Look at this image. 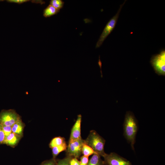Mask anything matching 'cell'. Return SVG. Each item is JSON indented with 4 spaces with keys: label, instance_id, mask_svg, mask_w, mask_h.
<instances>
[{
    "label": "cell",
    "instance_id": "9a60e30c",
    "mask_svg": "<svg viewBox=\"0 0 165 165\" xmlns=\"http://www.w3.org/2000/svg\"><path fill=\"white\" fill-rule=\"evenodd\" d=\"M82 153L83 155V156L87 157H89L90 156L94 154H97L93 149L87 145L85 142L82 146Z\"/></svg>",
    "mask_w": 165,
    "mask_h": 165
},
{
    "label": "cell",
    "instance_id": "9c48e42d",
    "mask_svg": "<svg viewBox=\"0 0 165 165\" xmlns=\"http://www.w3.org/2000/svg\"><path fill=\"white\" fill-rule=\"evenodd\" d=\"M21 137L12 132L9 135L5 137L3 143L11 146H14L18 142Z\"/></svg>",
    "mask_w": 165,
    "mask_h": 165
},
{
    "label": "cell",
    "instance_id": "7a4b0ae2",
    "mask_svg": "<svg viewBox=\"0 0 165 165\" xmlns=\"http://www.w3.org/2000/svg\"><path fill=\"white\" fill-rule=\"evenodd\" d=\"M85 141L87 145L101 156L103 157L106 153L104 150L105 141L95 130H91Z\"/></svg>",
    "mask_w": 165,
    "mask_h": 165
},
{
    "label": "cell",
    "instance_id": "d6986e66",
    "mask_svg": "<svg viewBox=\"0 0 165 165\" xmlns=\"http://www.w3.org/2000/svg\"><path fill=\"white\" fill-rule=\"evenodd\" d=\"M57 162L56 158H53L51 159L43 162L40 165H56Z\"/></svg>",
    "mask_w": 165,
    "mask_h": 165
},
{
    "label": "cell",
    "instance_id": "2e32d148",
    "mask_svg": "<svg viewBox=\"0 0 165 165\" xmlns=\"http://www.w3.org/2000/svg\"><path fill=\"white\" fill-rule=\"evenodd\" d=\"M64 2L61 0H51L50 1V5L57 9L60 10L64 6Z\"/></svg>",
    "mask_w": 165,
    "mask_h": 165
},
{
    "label": "cell",
    "instance_id": "8fae6325",
    "mask_svg": "<svg viewBox=\"0 0 165 165\" xmlns=\"http://www.w3.org/2000/svg\"><path fill=\"white\" fill-rule=\"evenodd\" d=\"M87 165H104V162L100 156L94 154L89 160Z\"/></svg>",
    "mask_w": 165,
    "mask_h": 165
},
{
    "label": "cell",
    "instance_id": "ac0fdd59",
    "mask_svg": "<svg viewBox=\"0 0 165 165\" xmlns=\"http://www.w3.org/2000/svg\"><path fill=\"white\" fill-rule=\"evenodd\" d=\"M1 125L2 127L5 137L8 136L12 132V127L5 126L2 124Z\"/></svg>",
    "mask_w": 165,
    "mask_h": 165
},
{
    "label": "cell",
    "instance_id": "6da1fadb",
    "mask_svg": "<svg viewBox=\"0 0 165 165\" xmlns=\"http://www.w3.org/2000/svg\"><path fill=\"white\" fill-rule=\"evenodd\" d=\"M138 128V122L134 114L130 111L127 112L123 124V135L134 151Z\"/></svg>",
    "mask_w": 165,
    "mask_h": 165
},
{
    "label": "cell",
    "instance_id": "ffe728a7",
    "mask_svg": "<svg viewBox=\"0 0 165 165\" xmlns=\"http://www.w3.org/2000/svg\"><path fill=\"white\" fill-rule=\"evenodd\" d=\"M88 161V157L82 156L80 157V165H87Z\"/></svg>",
    "mask_w": 165,
    "mask_h": 165
},
{
    "label": "cell",
    "instance_id": "ba28073f",
    "mask_svg": "<svg viewBox=\"0 0 165 165\" xmlns=\"http://www.w3.org/2000/svg\"><path fill=\"white\" fill-rule=\"evenodd\" d=\"M81 115H79L72 129L69 140H76L82 138L81 133Z\"/></svg>",
    "mask_w": 165,
    "mask_h": 165
},
{
    "label": "cell",
    "instance_id": "7402d4cb",
    "mask_svg": "<svg viewBox=\"0 0 165 165\" xmlns=\"http://www.w3.org/2000/svg\"><path fill=\"white\" fill-rule=\"evenodd\" d=\"M5 137V134L2 127V125L0 123V144L3 143Z\"/></svg>",
    "mask_w": 165,
    "mask_h": 165
},
{
    "label": "cell",
    "instance_id": "277c9868",
    "mask_svg": "<svg viewBox=\"0 0 165 165\" xmlns=\"http://www.w3.org/2000/svg\"><path fill=\"white\" fill-rule=\"evenodd\" d=\"M150 63L156 72L159 75H165V50H162L159 54L153 55Z\"/></svg>",
    "mask_w": 165,
    "mask_h": 165
},
{
    "label": "cell",
    "instance_id": "8992f818",
    "mask_svg": "<svg viewBox=\"0 0 165 165\" xmlns=\"http://www.w3.org/2000/svg\"><path fill=\"white\" fill-rule=\"evenodd\" d=\"M20 119L14 110H3L0 113V123L3 125L12 127Z\"/></svg>",
    "mask_w": 165,
    "mask_h": 165
},
{
    "label": "cell",
    "instance_id": "5bb4252c",
    "mask_svg": "<svg viewBox=\"0 0 165 165\" xmlns=\"http://www.w3.org/2000/svg\"><path fill=\"white\" fill-rule=\"evenodd\" d=\"M67 146L66 143L57 146L52 148V152L53 158H56L57 156L61 152L66 150Z\"/></svg>",
    "mask_w": 165,
    "mask_h": 165
},
{
    "label": "cell",
    "instance_id": "3957f363",
    "mask_svg": "<svg viewBox=\"0 0 165 165\" xmlns=\"http://www.w3.org/2000/svg\"><path fill=\"white\" fill-rule=\"evenodd\" d=\"M126 1V0L120 5L117 13L109 20L106 25L97 43L96 48H99L102 45L104 40L115 28L121 9Z\"/></svg>",
    "mask_w": 165,
    "mask_h": 165
},
{
    "label": "cell",
    "instance_id": "44dd1931",
    "mask_svg": "<svg viewBox=\"0 0 165 165\" xmlns=\"http://www.w3.org/2000/svg\"><path fill=\"white\" fill-rule=\"evenodd\" d=\"M70 165H80V161L77 158L72 157L69 161Z\"/></svg>",
    "mask_w": 165,
    "mask_h": 165
},
{
    "label": "cell",
    "instance_id": "4fadbf2b",
    "mask_svg": "<svg viewBox=\"0 0 165 165\" xmlns=\"http://www.w3.org/2000/svg\"><path fill=\"white\" fill-rule=\"evenodd\" d=\"M66 143L65 139L60 136L55 137L51 141L50 144V147L53 148L62 145Z\"/></svg>",
    "mask_w": 165,
    "mask_h": 165
},
{
    "label": "cell",
    "instance_id": "52a82bcc",
    "mask_svg": "<svg viewBox=\"0 0 165 165\" xmlns=\"http://www.w3.org/2000/svg\"><path fill=\"white\" fill-rule=\"evenodd\" d=\"M103 157L104 165H132L130 161L115 152L106 153Z\"/></svg>",
    "mask_w": 165,
    "mask_h": 165
},
{
    "label": "cell",
    "instance_id": "603a6c76",
    "mask_svg": "<svg viewBox=\"0 0 165 165\" xmlns=\"http://www.w3.org/2000/svg\"><path fill=\"white\" fill-rule=\"evenodd\" d=\"M7 2L10 3H15L18 4H21L23 3L29 2L28 0H8Z\"/></svg>",
    "mask_w": 165,
    "mask_h": 165
},
{
    "label": "cell",
    "instance_id": "30bf717a",
    "mask_svg": "<svg viewBox=\"0 0 165 165\" xmlns=\"http://www.w3.org/2000/svg\"><path fill=\"white\" fill-rule=\"evenodd\" d=\"M24 127V124L20 119L12 127V132L21 136Z\"/></svg>",
    "mask_w": 165,
    "mask_h": 165
},
{
    "label": "cell",
    "instance_id": "7c38bea8",
    "mask_svg": "<svg viewBox=\"0 0 165 165\" xmlns=\"http://www.w3.org/2000/svg\"><path fill=\"white\" fill-rule=\"evenodd\" d=\"M60 10L49 4L44 10L43 16L46 17H49L57 14Z\"/></svg>",
    "mask_w": 165,
    "mask_h": 165
},
{
    "label": "cell",
    "instance_id": "e0dca14e",
    "mask_svg": "<svg viewBox=\"0 0 165 165\" xmlns=\"http://www.w3.org/2000/svg\"><path fill=\"white\" fill-rule=\"evenodd\" d=\"M72 157L67 156L63 159L57 160L56 165H70L69 161Z\"/></svg>",
    "mask_w": 165,
    "mask_h": 165
},
{
    "label": "cell",
    "instance_id": "5b68a950",
    "mask_svg": "<svg viewBox=\"0 0 165 165\" xmlns=\"http://www.w3.org/2000/svg\"><path fill=\"white\" fill-rule=\"evenodd\" d=\"M84 140L82 138L73 140H69L68 145L66 150L67 156L79 158L81 155L82 146L85 143Z\"/></svg>",
    "mask_w": 165,
    "mask_h": 165
}]
</instances>
